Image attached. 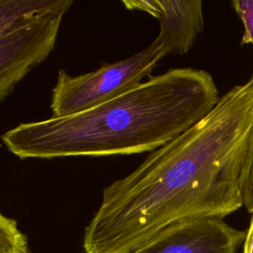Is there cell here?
<instances>
[{
  "label": "cell",
  "mask_w": 253,
  "mask_h": 253,
  "mask_svg": "<svg viewBox=\"0 0 253 253\" xmlns=\"http://www.w3.org/2000/svg\"><path fill=\"white\" fill-rule=\"evenodd\" d=\"M253 129V78L224 93L201 121L106 186L85 227V253H130L187 220L243 207L242 170Z\"/></svg>",
  "instance_id": "1"
},
{
  "label": "cell",
  "mask_w": 253,
  "mask_h": 253,
  "mask_svg": "<svg viewBox=\"0 0 253 253\" xmlns=\"http://www.w3.org/2000/svg\"><path fill=\"white\" fill-rule=\"evenodd\" d=\"M219 98L208 71L171 68L92 109L20 124L2 142L19 159L152 152L206 117Z\"/></svg>",
  "instance_id": "2"
},
{
  "label": "cell",
  "mask_w": 253,
  "mask_h": 253,
  "mask_svg": "<svg viewBox=\"0 0 253 253\" xmlns=\"http://www.w3.org/2000/svg\"><path fill=\"white\" fill-rule=\"evenodd\" d=\"M167 56L161 44L154 40L147 47L127 58L102 63L94 70L71 76L60 69L51 91L52 117H65L106 103L139 85L151 77L158 62Z\"/></svg>",
  "instance_id": "3"
},
{
  "label": "cell",
  "mask_w": 253,
  "mask_h": 253,
  "mask_svg": "<svg viewBox=\"0 0 253 253\" xmlns=\"http://www.w3.org/2000/svg\"><path fill=\"white\" fill-rule=\"evenodd\" d=\"M73 0L0 33V101L52 51L63 16Z\"/></svg>",
  "instance_id": "4"
},
{
  "label": "cell",
  "mask_w": 253,
  "mask_h": 253,
  "mask_svg": "<svg viewBox=\"0 0 253 253\" xmlns=\"http://www.w3.org/2000/svg\"><path fill=\"white\" fill-rule=\"evenodd\" d=\"M245 236L220 218H196L161 230L130 253H237Z\"/></svg>",
  "instance_id": "5"
},
{
  "label": "cell",
  "mask_w": 253,
  "mask_h": 253,
  "mask_svg": "<svg viewBox=\"0 0 253 253\" xmlns=\"http://www.w3.org/2000/svg\"><path fill=\"white\" fill-rule=\"evenodd\" d=\"M159 33L155 40L166 55H183L189 51L204 29L200 0H158Z\"/></svg>",
  "instance_id": "6"
},
{
  "label": "cell",
  "mask_w": 253,
  "mask_h": 253,
  "mask_svg": "<svg viewBox=\"0 0 253 253\" xmlns=\"http://www.w3.org/2000/svg\"><path fill=\"white\" fill-rule=\"evenodd\" d=\"M66 0H0V33L44 12L62 6Z\"/></svg>",
  "instance_id": "7"
},
{
  "label": "cell",
  "mask_w": 253,
  "mask_h": 253,
  "mask_svg": "<svg viewBox=\"0 0 253 253\" xmlns=\"http://www.w3.org/2000/svg\"><path fill=\"white\" fill-rule=\"evenodd\" d=\"M0 253H31L28 238L14 218L0 214Z\"/></svg>",
  "instance_id": "8"
},
{
  "label": "cell",
  "mask_w": 253,
  "mask_h": 253,
  "mask_svg": "<svg viewBox=\"0 0 253 253\" xmlns=\"http://www.w3.org/2000/svg\"><path fill=\"white\" fill-rule=\"evenodd\" d=\"M241 194L243 207L246 208L248 212L253 213V129L250 135L243 164Z\"/></svg>",
  "instance_id": "9"
},
{
  "label": "cell",
  "mask_w": 253,
  "mask_h": 253,
  "mask_svg": "<svg viewBox=\"0 0 253 253\" xmlns=\"http://www.w3.org/2000/svg\"><path fill=\"white\" fill-rule=\"evenodd\" d=\"M232 6L244 27L241 42L250 43L253 47V0H234Z\"/></svg>",
  "instance_id": "10"
},
{
  "label": "cell",
  "mask_w": 253,
  "mask_h": 253,
  "mask_svg": "<svg viewBox=\"0 0 253 253\" xmlns=\"http://www.w3.org/2000/svg\"><path fill=\"white\" fill-rule=\"evenodd\" d=\"M124 6L128 10H138L156 18L158 14V0H126L122 1Z\"/></svg>",
  "instance_id": "11"
},
{
  "label": "cell",
  "mask_w": 253,
  "mask_h": 253,
  "mask_svg": "<svg viewBox=\"0 0 253 253\" xmlns=\"http://www.w3.org/2000/svg\"><path fill=\"white\" fill-rule=\"evenodd\" d=\"M243 243V253H253V215L250 221V225L246 230V236Z\"/></svg>",
  "instance_id": "12"
}]
</instances>
